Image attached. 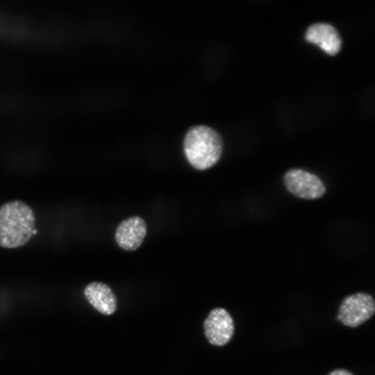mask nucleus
<instances>
[{"mask_svg": "<svg viewBox=\"0 0 375 375\" xmlns=\"http://www.w3.org/2000/svg\"><path fill=\"white\" fill-rule=\"evenodd\" d=\"M327 375H353V374L347 369H337L331 372Z\"/></svg>", "mask_w": 375, "mask_h": 375, "instance_id": "obj_9", "label": "nucleus"}, {"mask_svg": "<svg viewBox=\"0 0 375 375\" xmlns=\"http://www.w3.org/2000/svg\"><path fill=\"white\" fill-rule=\"evenodd\" d=\"M305 38L331 56L338 53L342 46L338 32L328 24L317 23L311 25L306 31Z\"/></svg>", "mask_w": 375, "mask_h": 375, "instance_id": "obj_7", "label": "nucleus"}, {"mask_svg": "<svg viewBox=\"0 0 375 375\" xmlns=\"http://www.w3.org/2000/svg\"><path fill=\"white\" fill-rule=\"evenodd\" d=\"M38 231L34 228V230L33 231V235H35L37 233Z\"/></svg>", "mask_w": 375, "mask_h": 375, "instance_id": "obj_10", "label": "nucleus"}, {"mask_svg": "<svg viewBox=\"0 0 375 375\" xmlns=\"http://www.w3.org/2000/svg\"><path fill=\"white\" fill-rule=\"evenodd\" d=\"M283 183L288 191L301 199H317L326 192L324 183L317 175L301 169L287 171Z\"/></svg>", "mask_w": 375, "mask_h": 375, "instance_id": "obj_4", "label": "nucleus"}, {"mask_svg": "<svg viewBox=\"0 0 375 375\" xmlns=\"http://www.w3.org/2000/svg\"><path fill=\"white\" fill-rule=\"evenodd\" d=\"M147 232L145 221L139 216H133L119 224L115 238L117 245L122 249L134 251L142 244Z\"/></svg>", "mask_w": 375, "mask_h": 375, "instance_id": "obj_6", "label": "nucleus"}, {"mask_svg": "<svg viewBox=\"0 0 375 375\" xmlns=\"http://www.w3.org/2000/svg\"><path fill=\"white\" fill-rule=\"evenodd\" d=\"M35 225L33 209L20 200L6 202L0 206V246L15 249L26 244Z\"/></svg>", "mask_w": 375, "mask_h": 375, "instance_id": "obj_1", "label": "nucleus"}, {"mask_svg": "<svg viewBox=\"0 0 375 375\" xmlns=\"http://www.w3.org/2000/svg\"><path fill=\"white\" fill-rule=\"evenodd\" d=\"M84 295L88 301L100 313L110 315L117 308V298L106 284L92 282L84 289Z\"/></svg>", "mask_w": 375, "mask_h": 375, "instance_id": "obj_8", "label": "nucleus"}, {"mask_svg": "<svg viewBox=\"0 0 375 375\" xmlns=\"http://www.w3.org/2000/svg\"><path fill=\"white\" fill-rule=\"evenodd\" d=\"M183 149L190 164L197 169L205 170L219 160L223 143L219 134L212 128L195 126L186 133Z\"/></svg>", "mask_w": 375, "mask_h": 375, "instance_id": "obj_2", "label": "nucleus"}, {"mask_svg": "<svg viewBox=\"0 0 375 375\" xmlns=\"http://www.w3.org/2000/svg\"><path fill=\"white\" fill-rule=\"evenodd\" d=\"M204 334L208 341L215 346L226 344L234 333L233 319L222 308L212 309L203 322Z\"/></svg>", "mask_w": 375, "mask_h": 375, "instance_id": "obj_5", "label": "nucleus"}, {"mask_svg": "<svg viewBox=\"0 0 375 375\" xmlns=\"http://www.w3.org/2000/svg\"><path fill=\"white\" fill-rule=\"evenodd\" d=\"M375 312L373 297L359 292L345 297L339 308L337 318L344 325L355 328L370 319Z\"/></svg>", "mask_w": 375, "mask_h": 375, "instance_id": "obj_3", "label": "nucleus"}]
</instances>
